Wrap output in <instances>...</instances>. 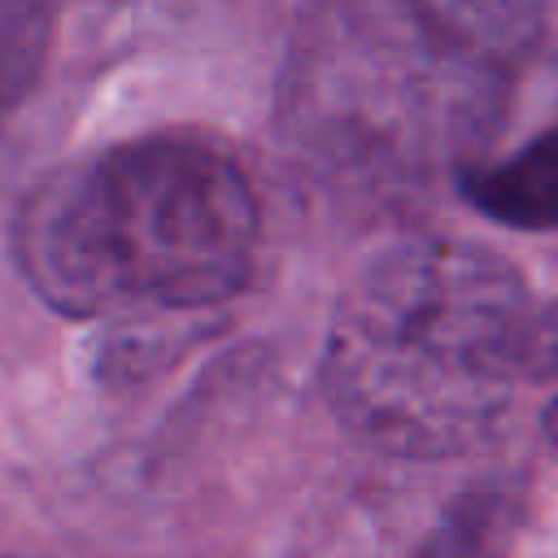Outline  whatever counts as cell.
Instances as JSON below:
<instances>
[{"instance_id": "6", "label": "cell", "mask_w": 558, "mask_h": 558, "mask_svg": "<svg viewBox=\"0 0 558 558\" xmlns=\"http://www.w3.org/2000/svg\"><path fill=\"white\" fill-rule=\"evenodd\" d=\"M541 432H545V440H554L558 445V392L549 397V405L541 410Z\"/></svg>"}, {"instance_id": "3", "label": "cell", "mask_w": 558, "mask_h": 558, "mask_svg": "<svg viewBox=\"0 0 558 558\" xmlns=\"http://www.w3.org/2000/svg\"><path fill=\"white\" fill-rule=\"evenodd\" d=\"M545 0H410L418 35L458 70L510 74L545 35Z\"/></svg>"}, {"instance_id": "2", "label": "cell", "mask_w": 558, "mask_h": 558, "mask_svg": "<svg viewBox=\"0 0 558 558\" xmlns=\"http://www.w3.org/2000/svg\"><path fill=\"white\" fill-rule=\"evenodd\" d=\"M248 174L192 135H140L48 170L17 205L13 257L65 318L187 314L231 301L257 257Z\"/></svg>"}, {"instance_id": "7", "label": "cell", "mask_w": 558, "mask_h": 558, "mask_svg": "<svg viewBox=\"0 0 558 558\" xmlns=\"http://www.w3.org/2000/svg\"><path fill=\"white\" fill-rule=\"evenodd\" d=\"M0 558H31V554H0Z\"/></svg>"}, {"instance_id": "5", "label": "cell", "mask_w": 558, "mask_h": 558, "mask_svg": "<svg viewBox=\"0 0 558 558\" xmlns=\"http://www.w3.org/2000/svg\"><path fill=\"white\" fill-rule=\"evenodd\" d=\"M61 0H0V126L35 96L52 39Z\"/></svg>"}, {"instance_id": "1", "label": "cell", "mask_w": 558, "mask_h": 558, "mask_svg": "<svg viewBox=\"0 0 558 558\" xmlns=\"http://www.w3.org/2000/svg\"><path fill=\"white\" fill-rule=\"evenodd\" d=\"M545 296L497 253L414 235L344 283L323 392L340 423L384 453L453 458L488 445L519 388L545 384Z\"/></svg>"}, {"instance_id": "4", "label": "cell", "mask_w": 558, "mask_h": 558, "mask_svg": "<svg viewBox=\"0 0 558 558\" xmlns=\"http://www.w3.org/2000/svg\"><path fill=\"white\" fill-rule=\"evenodd\" d=\"M458 192L510 231H558V126L532 135L501 161L466 166Z\"/></svg>"}]
</instances>
